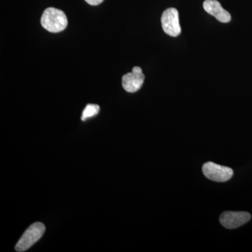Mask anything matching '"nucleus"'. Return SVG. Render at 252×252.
<instances>
[{
	"label": "nucleus",
	"mask_w": 252,
	"mask_h": 252,
	"mask_svg": "<svg viewBox=\"0 0 252 252\" xmlns=\"http://www.w3.org/2000/svg\"><path fill=\"white\" fill-rule=\"evenodd\" d=\"M144 75L142 69L135 67L132 72L127 73L122 77V85L124 90L128 93H135L138 91L143 85Z\"/></svg>",
	"instance_id": "423d86ee"
},
{
	"label": "nucleus",
	"mask_w": 252,
	"mask_h": 252,
	"mask_svg": "<svg viewBox=\"0 0 252 252\" xmlns=\"http://www.w3.org/2000/svg\"><path fill=\"white\" fill-rule=\"evenodd\" d=\"M161 23L162 29L167 34L172 36L180 35L182 30L179 21V13L175 8H169L164 11Z\"/></svg>",
	"instance_id": "20e7f679"
},
{
	"label": "nucleus",
	"mask_w": 252,
	"mask_h": 252,
	"mask_svg": "<svg viewBox=\"0 0 252 252\" xmlns=\"http://www.w3.org/2000/svg\"><path fill=\"white\" fill-rule=\"evenodd\" d=\"M203 8L209 14L215 16L221 23H228L231 20V16L225 11L221 5L217 0H205L203 3Z\"/></svg>",
	"instance_id": "0eeeda50"
},
{
	"label": "nucleus",
	"mask_w": 252,
	"mask_h": 252,
	"mask_svg": "<svg viewBox=\"0 0 252 252\" xmlns=\"http://www.w3.org/2000/svg\"><path fill=\"white\" fill-rule=\"evenodd\" d=\"M251 220V215L246 212H225L220 217V224L228 229L238 228Z\"/></svg>",
	"instance_id": "39448f33"
},
{
	"label": "nucleus",
	"mask_w": 252,
	"mask_h": 252,
	"mask_svg": "<svg viewBox=\"0 0 252 252\" xmlns=\"http://www.w3.org/2000/svg\"><path fill=\"white\" fill-rule=\"evenodd\" d=\"M99 111V107L97 104H89L86 106L85 109L83 111L82 117L81 120L86 121V119H89L97 115Z\"/></svg>",
	"instance_id": "6e6552de"
},
{
	"label": "nucleus",
	"mask_w": 252,
	"mask_h": 252,
	"mask_svg": "<svg viewBox=\"0 0 252 252\" xmlns=\"http://www.w3.org/2000/svg\"><path fill=\"white\" fill-rule=\"evenodd\" d=\"M204 175L207 179L217 182H224L233 177V170L212 162H207L203 166Z\"/></svg>",
	"instance_id": "7ed1b4c3"
},
{
	"label": "nucleus",
	"mask_w": 252,
	"mask_h": 252,
	"mask_svg": "<svg viewBox=\"0 0 252 252\" xmlns=\"http://www.w3.org/2000/svg\"><path fill=\"white\" fill-rule=\"evenodd\" d=\"M67 23L65 14L54 7L47 8L41 18V26L50 32L57 33L64 31L67 28Z\"/></svg>",
	"instance_id": "f257e3e1"
},
{
	"label": "nucleus",
	"mask_w": 252,
	"mask_h": 252,
	"mask_svg": "<svg viewBox=\"0 0 252 252\" xmlns=\"http://www.w3.org/2000/svg\"><path fill=\"white\" fill-rule=\"evenodd\" d=\"M88 4L92 5V6H97L104 1V0H85Z\"/></svg>",
	"instance_id": "1a4fd4ad"
},
{
	"label": "nucleus",
	"mask_w": 252,
	"mask_h": 252,
	"mask_svg": "<svg viewBox=\"0 0 252 252\" xmlns=\"http://www.w3.org/2000/svg\"><path fill=\"white\" fill-rule=\"evenodd\" d=\"M45 230V225L42 223L36 222L33 223L18 240L15 250L19 252L26 251L42 237Z\"/></svg>",
	"instance_id": "f03ea898"
}]
</instances>
